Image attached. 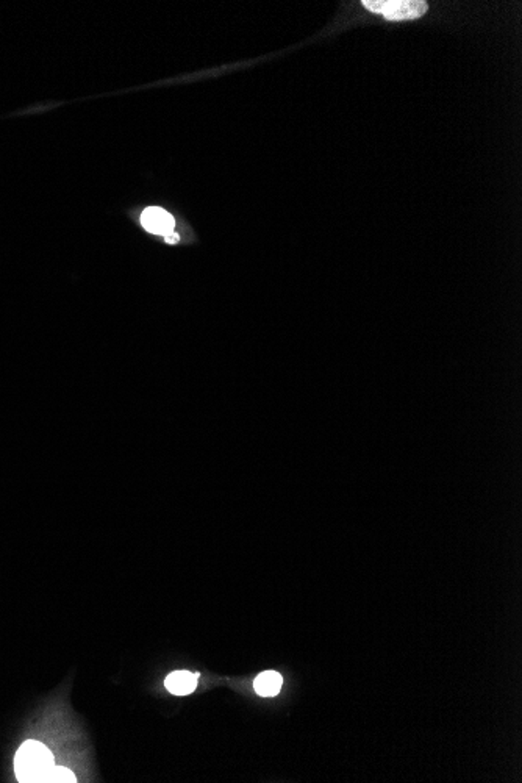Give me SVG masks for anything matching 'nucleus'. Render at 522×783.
Segmentation results:
<instances>
[{
	"instance_id": "f257e3e1",
	"label": "nucleus",
	"mask_w": 522,
	"mask_h": 783,
	"mask_svg": "<svg viewBox=\"0 0 522 783\" xmlns=\"http://www.w3.org/2000/svg\"><path fill=\"white\" fill-rule=\"evenodd\" d=\"M55 766L52 752L43 743L28 740L18 749L14 757V774L19 782H45Z\"/></svg>"
},
{
	"instance_id": "f03ea898",
	"label": "nucleus",
	"mask_w": 522,
	"mask_h": 783,
	"mask_svg": "<svg viewBox=\"0 0 522 783\" xmlns=\"http://www.w3.org/2000/svg\"><path fill=\"white\" fill-rule=\"evenodd\" d=\"M363 6L388 21L418 19L428 11V4L422 0H365Z\"/></svg>"
},
{
	"instance_id": "7ed1b4c3",
	"label": "nucleus",
	"mask_w": 522,
	"mask_h": 783,
	"mask_svg": "<svg viewBox=\"0 0 522 783\" xmlns=\"http://www.w3.org/2000/svg\"><path fill=\"white\" fill-rule=\"evenodd\" d=\"M141 226L148 230L149 233L167 236L174 232L175 221L174 218L158 206H149L141 214Z\"/></svg>"
},
{
	"instance_id": "20e7f679",
	"label": "nucleus",
	"mask_w": 522,
	"mask_h": 783,
	"mask_svg": "<svg viewBox=\"0 0 522 783\" xmlns=\"http://www.w3.org/2000/svg\"><path fill=\"white\" fill-rule=\"evenodd\" d=\"M199 677H201V675L197 672L174 671L166 677L165 687L169 693H172L175 696H187L196 689Z\"/></svg>"
},
{
	"instance_id": "39448f33",
	"label": "nucleus",
	"mask_w": 522,
	"mask_h": 783,
	"mask_svg": "<svg viewBox=\"0 0 522 783\" xmlns=\"http://www.w3.org/2000/svg\"><path fill=\"white\" fill-rule=\"evenodd\" d=\"M283 679L279 672L275 671H266L260 674L253 682V688L257 693L263 697H274L280 693Z\"/></svg>"
},
{
	"instance_id": "423d86ee",
	"label": "nucleus",
	"mask_w": 522,
	"mask_h": 783,
	"mask_svg": "<svg viewBox=\"0 0 522 783\" xmlns=\"http://www.w3.org/2000/svg\"><path fill=\"white\" fill-rule=\"evenodd\" d=\"M45 782H66V783H74L77 782V777L75 774L67 770V767H63V766H53L52 771L49 772L48 779H45Z\"/></svg>"
},
{
	"instance_id": "0eeeda50",
	"label": "nucleus",
	"mask_w": 522,
	"mask_h": 783,
	"mask_svg": "<svg viewBox=\"0 0 522 783\" xmlns=\"http://www.w3.org/2000/svg\"><path fill=\"white\" fill-rule=\"evenodd\" d=\"M165 238H166V243H167V244H175V243H179V240H180L179 235L175 233V232H172L171 235H167V236H165Z\"/></svg>"
}]
</instances>
